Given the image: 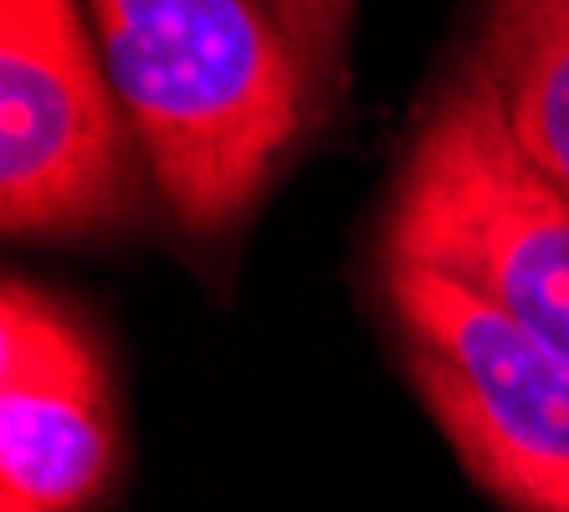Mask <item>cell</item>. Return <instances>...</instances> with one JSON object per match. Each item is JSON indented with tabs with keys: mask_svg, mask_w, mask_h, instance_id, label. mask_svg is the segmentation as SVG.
Returning a JSON list of instances; mask_svg holds the SVG:
<instances>
[{
	"mask_svg": "<svg viewBox=\"0 0 569 512\" xmlns=\"http://www.w3.org/2000/svg\"><path fill=\"white\" fill-rule=\"evenodd\" d=\"M159 200L196 241L231 237L329 92L267 0H82Z\"/></svg>",
	"mask_w": 569,
	"mask_h": 512,
	"instance_id": "1",
	"label": "cell"
},
{
	"mask_svg": "<svg viewBox=\"0 0 569 512\" xmlns=\"http://www.w3.org/2000/svg\"><path fill=\"white\" fill-rule=\"evenodd\" d=\"M400 364L472 482L513 512H569V359L472 288L380 262Z\"/></svg>",
	"mask_w": 569,
	"mask_h": 512,
	"instance_id": "3",
	"label": "cell"
},
{
	"mask_svg": "<svg viewBox=\"0 0 569 512\" xmlns=\"http://www.w3.org/2000/svg\"><path fill=\"white\" fill-rule=\"evenodd\" d=\"M467 67L513 144L569 200V0H477Z\"/></svg>",
	"mask_w": 569,
	"mask_h": 512,
	"instance_id": "6",
	"label": "cell"
},
{
	"mask_svg": "<svg viewBox=\"0 0 569 512\" xmlns=\"http://www.w3.org/2000/svg\"><path fill=\"white\" fill-rule=\"evenodd\" d=\"M359 0H267V11L282 21V31L292 37V47L303 52V62L313 67L318 88L339 92L349 72V27H355Z\"/></svg>",
	"mask_w": 569,
	"mask_h": 512,
	"instance_id": "7",
	"label": "cell"
},
{
	"mask_svg": "<svg viewBox=\"0 0 569 512\" xmlns=\"http://www.w3.org/2000/svg\"><path fill=\"white\" fill-rule=\"evenodd\" d=\"M123 103L78 0H0V225L11 241H98L139 221Z\"/></svg>",
	"mask_w": 569,
	"mask_h": 512,
	"instance_id": "4",
	"label": "cell"
},
{
	"mask_svg": "<svg viewBox=\"0 0 569 512\" xmlns=\"http://www.w3.org/2000/svg\"><path fill=\"white\" fill-rule=\"evenodd\" d=\"M119 466V405L88 318L52 288H0V512H88Z\"/></svg>",
	"mask_w": 569,
	"mask_h": 512,
	"instance_id": "5",
	"label": "cell"
},
{
	"mask_svg": "<svg viewBox=\"0 0 569 512\" xmlns=\"http://www.w3.org/2000/svg\"><path fill=\"white\" fill-rule=\"evenodd\" d=\"M380 262L462 282L569 359V200L513 144L472 67L421 108L385 200Z\"/></svg>",
	"mask_w": 569,
	"mask_h": 512,
	"instance_id": "2",
	"label": "cell"
}]
</instances>
